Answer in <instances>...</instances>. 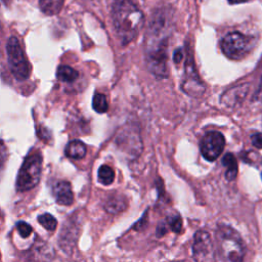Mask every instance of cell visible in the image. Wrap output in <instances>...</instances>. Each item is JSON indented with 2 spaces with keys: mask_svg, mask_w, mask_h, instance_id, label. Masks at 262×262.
Listing matches in <instances>:
<instances>
[{
  "mask_svg": "<svg viewBox=\"0 0 262 262\" xmlns=\"http://www.w3.org/2000/svg\"><path fill=\"white\" fill-rule=\"evenodd\" d=\"M172 31L169 11L158 9L148 24L145 39L146 64L154 76L168 77V45Z\"/></svg>",
  "mask_w": 262,
  "mask_h": 262,
  "instance_id": "obj_1",
  "label": "cell"
},
{
  "mask_svg": "<svg viewBox=\"0 0 262 262\" xmlns=\"http://www.w3.org/2000/svg\"><path fill=\"white\" fill-rule=\"evenodd\" d=\"M112 20L123 45L133 41L144 26L143 11L132 0H115L112 7Z\"/></svg>",
  "mask_w": 262,
  "mask_h": 262,
  "instance_id": "obj_2",
  "label": "cell"
},
{
  "mask_svg": "<svg viewBox=\"0 0 262 262\" xmlns=\"http://www.w3.org/2000/svg\"><path fill=\"white\" fill-rule=\"evenodd\" d=\"M216 254L224 261L239 262L244 259L245 245L241 235L228 226H221L216 232Z\"/></svg>",
  "mask_w": 262,
  "mask_h": 262,
  "instance_id": "obj_3",
  "label": "cell"
},
{
  "mask_svg": "<svg viewBox=\"0 0 262 262\" xmlns=\"http://www.w3.org/2000/svg\"><path fill=\"white\" fill-rule=\"evenodd\" d=\"M42 170V156L39 153L29 155L25 159L17 178V189L27 192L39 183Z\"/></svg>",
  "mask_w": 262,
  "mask_h": 262,
  "instance_id": "obj_4",
  "label": "cell"
},
{
  "mask_svg": "<svg viewBox=\"0 0 262 262\" xmlns=\"http://www.w3.org/2000/svg\"><path fill=\"white\" fill-rule=\"evenodd\" d=\"M6 53L9 69L14 77L18 81L27 80L30 77L31 67L17 37L12 36L8 39Z\"/></svg>",
  "mask_w": 262,
  "mask_h": 262,
  "instance_id": "obj_5",
  "label": "cell"
},
{
  "mask_svg": "<svg viewBox=\"0 0 262 262\" xmlns=\"http://www.w3.org/2000/svg\"><path fill=\"white\" fill-rule=\"evenodd\" d=\"M253 46V40L240 32L229 33L221 40V51L231 59H242L244 58Z\"/></svg>",
  "mask_w": 262,
  "mask_h": 262,
  "instance_id": "obj_6",
  "label": "cell"
},
{
  "mask_svg": "<svg viewBox=\"0 0 262 262\" xmlns=\"http://www.w3.org/2000/svg\"><path fill=\"white\" fill-rule=\"evenodd\" d=\"M181 88L186 94L193 97L202 96L206 90L204 83L199 77L195 67L194 58H192L191 55H189V58L185 63V72L184 78L181 83Z\"/></svg>",
  "mask_w": 262,
  "mask_h": 262,
  "instance_id": "obj_7",
  "label": "cell"
},
{
  "mask_svg": "<svg viewBox=\"0 0 262 262\" xmlns=\"http://www.w3.org/2000/svg\"><path fill=\"white\" fill-rule=\"evenodd\" d=\"M193 254L197 261H211L215 259V247L210 234L205 231H198L194 236Z\"/></svg>",
  "mask_w": 262,
  "mask_h": 262,
  "instance_id": "obj_8",
  "label": "cell"
},
{
  "mask_svg": "<svg viewBox=\"0 0 262 262\" xmlns=\"http://www.w3.org/2000/svg\"><path fill=\"white\" fill-rule=\"evenodd\" d=\"M226 146V139L218 131L208 132L201 142L202 156L210 162L215 161L223 152Z\"/></svg>",
  "mask_w": 262,
  "mask_h": 262,
  "instance_id": "obj_9",
  "label": "cell"
},
{
  "mask_svg": "<svg viewBox=\"0 0 262 262\" xmlns=\"http://www.w3.org/2000/svg\"><path fill=\"white\" fill-rule=\"evenodd\" d=\"M54 195L58 205L70 206L74 202V194L71 184L68 181H58L54 186Z\"/></svg>",
  "mask_w": 262,
  "mask_h": 262,
  "instance_id": "obj_10",
  "label": "cell"
},
{
  "mask_svg": "<svg viewBox=\"0 0 262 262\" xmlns=\"http://www.w3.org/2000/svg\"><path fill=\"white\" fill-rule=\"evenodd\" d=\"M248 89H249L248 83L235 86L222 95L221 102L224 105L230 106V107H233V106L234 107L236 105H239L244 101V98L246 97L248 93Z\"/></svg>",
  "mask_w": 262,
  "mask_h": 262,
  "instance_id": "obj_11",
  "label": "cell"
},
{
  "mask_svg": "<svg viewBox=\"0 0 262 262\" xmlns=\"http://www.w3.org/2000/svg\"><path fill=\"white\" fill-rule=\"evenodd\" d=\"M127 208V200L124 196H111L105 204V209L112 214H117Z\"/></svg>",
  "mask_w": 262,
  "mask_h": 262,
  "instance_id": "obj_12",
  "label": "cell"
},
{
  "mask_svg": "<svg viewBox=\"0 0 262 262\" xmlns=\"http://www.w3.org/2000/svg\"><path fill=\"white\" fill-rule=\"evenodd\" d=\"M65 0H39V7L46 16H56L64 7Z\"/></svg>",
  "mask_w": 262,
  "mask_h": 262,
  "instance_id": "obj_13",
  "label": "cell"
},
{
  "mask_svg": "<svg viewBox=\"0 0 262 262\" xmlns=\"http://www.w3.org/2000/svg\"><path fill=\"white\" fill-rule=\"evenodd\" d=\"M86 146L80 141H73L68 144L66 147V156L70 159L80 160L85 157L86 155Z\"/></svg>",
  "mask_w": 262,
  "mask_h": 262,
  "instance_id": "obj_14",
  "label": "cell"
},
{
  "mask_svg": "<svg viewBox=\"0 0 262 262\" xmlns=\"http://www.w3.org/2000/svg\"><path fill=\"white\" fill-rule=\"evenodd\" d=\"M222 163L223 166L226 167V178L229 181H233L236 178V175H238V162H236L235 157L228 153L226 156L222 159Z\"/></svg>",
  "mask_w": 262,
  "mask_h": 262,
  "instance_id": "obj_15",
  "label": "cell"
},
{
  "mask_svg": "<svg viewBox=\"0 0 262 262\" xmlns=\"http://www.w3.org/2000/svg\"><path fill=\"white\" fill-rule=\"evenodd\" d=\"M57 77L61 82L71 83V82H74L79 77V74L76 70H74L73 68L63 65V66H59L58 68Z\"/></svg>",
  "mask_w": 262,
  "mask_h": 262,
  "instance_id": "obj_16",
  "label": "cell"
},
{
  "mask_svg": "<svg viewBox=\"0 0 262 262\" xmlns=\"http://www.w3.org/2000/svg\"><path fill=\"white\" fill-rule=\"evenodd\" d=\"M115 179V172L108 165H103L98 169V181L104 185H110Z\"/></svg>",
  "mask_w": 262,
  "mask_h": 262,
  "instance_id": "obj_17",
  "label": "cell"
},
{
  "mask_svg": "<svg viewBox=\"0 0 262 262\" xmlns=\"http://www.w3.org/2000/svg\"><path fill=\"white\" fill-rule=\"evenodd\" d=\"M92 107H93V110L96 112V113H99V114L106 113L109 109V105H108L106 95H104L102 93H96L92 99Z\"/></svg>",
  "mask_w": 262,
  "mask_h": 262,
  "instance_id": "obj_18",
  "label": "cell"
},
{
  "mask_svg": "<svg viewBox=\"0 0 262 262\" xmlns=\"http://www.w3.org/2000/svg\"><path fill=\"white\" fill-rule=\"evenodd\" d=\"M38 221H39V223L41 224V226L47 231L54 232V231L57 230L58 221L52 214L44 213V214L38 216Z\"/></svg>",
  "mask_w": 262,
  "mask_h": 262,
  "instance_id": "obj_19",
  "label": "cell"
},
{
  "mask_svg": "<svg viewBox=\"0 0 262 262\" xmlns=\"http://www.w3.org/2000/svg\"><path fill=\"white\" fill-rule=\"evenodd\" d=\"M167 226L174 233H180L182 230V220L178 214H174L167 218Z\"/></svg>",
  "mask_w": 262,
  "mask_h": 262,
  "instance_id": "obj_20",
  "label": "cell"
},
{
  "mask_svg": "<svg viewBox=\"0 0 262 262\" xmlns=\"http://www.w3.org/2000/svg\"><path fill=\"white\" fill-rule=\"evenodd\" d=\"M17 230H18L20 235L24 239H26V238H28V236H30L32 232H33V229L31 228L30 224H28L27 222H24V221H20L17 223Z\"/></svg>",
  "mask_w": 262,
  "mask_h": 262,
  "instance_id": "obj_21",
  "label": "cell"
},
{
  "mask_svg": "<svg viewBox=\"0 0 262 262\" xmlns=\"http://www.w3.org/2000/svg\"><path fill=\"white\" fill-rule=\"evenodd\" d=\"M8 158V151L4 143L0 140V168H2L7 161Z\"/></svg>",
  "mask_w": 262,
  "mask_h": 262,
  "instance_id": "obj_22",
  "label": "cell"
},
{
  "mask_svg": "<svg viewBox=\"0 0 262 262\" xmlns=\"http://www.w3.org/2000/svg\"><path fill=\"white\" fill-rule=\"evenodd\" d=\"M252 145L257 148H262V133H255L251 136Z\"/></svg>",
  "mask_w": 262,
  "mask_h": 262,
  "instance_id": "obj_23",
  "label": "cell"
},
{
  "mask_svg": "<svg viewBox=\"0 0 262 262\" xmlns=\"http://www.w3.org/2000/svg\"><path fill=\"white\" fill-rule=\"evenodd\" d=\"M182 59H183V52L181 48H178L173 55V61L175 64H179Z\"/></svg>",
  "mask_w": 262,
  "mask_h": 262,
  "instance_id": "obj_24",
  "label": "cell"
},
{
  "mask_svg": "<svg viewBox=\"0 0 262 262\" xmlns=\"http://www.w3.org/2000/svg\"><path fill=\"white\" fill-rule=\"evenodd\" d=\"M231 3L236 4V3H242V2H247V1H250V0H229Z\"/></svg>",
  "mask_w": 262,
  "mask_h": 262,
  "instance_id": "obj_25",
  "label": "cell"
},
{
  "mask_svg": "<svg viewBox=\"0 0 262 262\" xmlns=\"http://www.w3.org/2000/svg\"><path fill=\"white\" fill-rule=\"evenodd\" d=\"M9 2V0H0V5H2V4H7Z\"/></svg>",
  "mask_w": 262,
  "mask_h": 262,
  "instance_id": "obj_26",
  "label": "cell"
}]
</instances>
